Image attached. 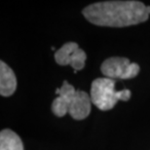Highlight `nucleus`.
Here are the masks:
<instances>
[{
    "label": "nucleus",
    "instance_id": "obj_1",
    "mask_svg": "<svg viewBox=\"0 0 150 150\" xmlns=\"http://www.w3.org/2000/svg\"><path fill=\"white\" fill-rule=\"evenodd\" d=\"M84 17L100 26L124 28L144 23L150 15V6L140 1H103L83 9Z\"/></svg>",
    "mask_w": 150,
    "mask_h": 150
},
{
    "label": "nucleus",
    "instance_id": "obj_2",
    "mask_svg": "<svg viewBox=\"0 0 150 150\" xmlns=\"http://www.w3.org/2000/svg\"><path fill=\"white\" fill-rule=\"evenodd\" d=\"M56 94L59 97L53 100L51 106L56 116L62 117L68 113L75 120H83L89 116L92 100L88 93L75 90L67 81H64L61 88L56 90Z\"/></svg>",
    "mask_w": 150,
    "mask_h": 150
},
{
    "label": "nucleus",
    "instance_id": "obj_3",
    "mask_svg": "<svg viewBox=\"0 0 150 150\" xmlns=\"http://www.w3.org/2000/svg\"><path fill=\"white\" fill-rule=\"evenodd\" d=\"M116 81L104 77L97 78L92 82L91 97L92 103L100 110H109L115 106L118 100L127 101L131 98V91L124 89L122 91L115 90Z\"/></svg>",
    "mask_w": 150,
    "mask_h": 150
},
{
    "label": "nucleus",
    "instance_id": "obj_4",
    "mask_svg": "<svg viewBox=\"0 0 150 150\" xmlns=\"http://www.w3.org/2000/svg\"><path fill=\"white\" fill-rule=\"evenodd\" d=\"M100 70L104 76L110 79H131L139 74V65L131 62L127 58L112 57L103 62Z\"/></svg>",
    "mask_w": 150,
    "mask_h": 150
},
{
    "label": "nucleus",
    "instance_id": "obj_5",
    "mask_svg": "<svg viewBox=\"0 0 150 150\" xmlns=\"http://www.w3.org/2000/svg\"><path fill=\"white\" fill-rule=\"evenodd\" d=\"M87 55L75 42H67L55 53V61L59 65H70L76 73L85 67Z\"/></svg>",
    "mask_w": 150,
    "mask_h": 150
},
{
    "label": "nucleus",
    "instance_id": "obj_6",
    "mask_svg": "<svg viewBox=\"0 0 150 150\" xmlns=\"http://www.w3.org/2000/svg\"><path fill=\"white\" fill-rule=\"evenodd\" d=\"M17 89V78L14 71L4 62H0V95L10 97Z\"/></svg>",
    "mask_w": 150,
    "mask_h": 150
},
{
    "label": "nucleus",
    "instance_id": "obj_7",
    "mask_svg": "<svg viewBox=\"0 0 150 150\" xmlns=\"http://www.w3.org/2000/svg\"><path fill=\"white\" fill-rule=\"evenodd\" d=\"M0 150H25L23 142L18 134L9 129L0 133Z\"/></svg>",
    "mask_w": 150,
    "mask_h": 150
}]
</instances>
